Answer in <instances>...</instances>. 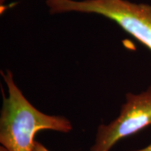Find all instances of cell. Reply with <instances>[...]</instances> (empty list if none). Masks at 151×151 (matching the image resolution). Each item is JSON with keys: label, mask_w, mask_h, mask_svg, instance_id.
<instances>
[{"label": "cell", "mask_w": 151, "mask_h": 151, "mask_svg": "<svg viewBox=\"0 0 151 151\" xmlns=\"http://www.w3.org/2000/svg\"><path fill=\"white\" fill-rule=\"evenodd\" d=\"M1 74L8 88V96L1 89V146L9 151H32L38 132L51 130L67 134L72 131V122L67 117L46 114L32 104L16 85L10 70L1 71Z\"/></svg>", "instance_id": "6da1fadb"}, {"label": "cell", "mask_w": 151, "mask_h": 151, "mask_svg": "<svg viewBox=\"0 0 151 151\" xmlns=\"http://www.w3.org/2000/svg\"><path fill=\"white\" fill-rule=\"evenodd\" d=\"M52 14L68 12L101 15L113 20L151 50V5L127 0H46Z\"/></svg>", "instance_id": "7a4b0ae2"}, {"label": "cell", "mask_w": 151, "mask_h": 151, "mask_svg": "<svg viewBox=\"0 0 151 151\" xmlns=\"http://www.w3.org/2000/svg\"><path fill=\"white\" fill-rule=\"evenodd\" d=\"M151 125V86L141 93L129 92L118 117L97 127L88 151H111L118 141Z\"/></svg>", "instance_id": "3957f363"}, {"label": "cell", "mask_w": 151, "mask_h": 151, "mask_svg": "<svg viewBox=\"0 0 151 151\" xmlns=\"http://www.w3.org/2000/svg\"><path fill=\"white\" fill-rule=\"evenodd\" d=\"M32 151H50L48 148H47L44 145L42 144L39 141H35L34 143V146Z\"/></svg>", "instance_id": "277c9868"}, {"label": "cell", "mask_w": 151, "mask_h": 151, "mask_svg": "<svg viewBox=\"0 0 151 151\" xmlns=\"http://www.w3.org/2000/svg\"><path fill=\"white\" fill-rule=\"evenodd\" d=\"M132 151H151V143L150 145H148V146L145 147V148H143L139 149V150H132Z\"/></svg>", "instance_id": "5b68a950"}, {"label": "cell", "mask_w": 151, "mask_h": 151, "mask_svg": "<svg viewBox=\"0 0 151 151\" xmlns=\"http://www.w3.org/2000/svg\"><path fill=\"white\" fill-rule=\"evenodd\" d=\"M0 151H9V150H7L5 147H4L3 146H0Z\"/></svg>", "instance_id": "8992f818"}]
</instances>
